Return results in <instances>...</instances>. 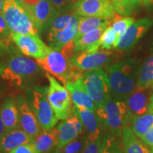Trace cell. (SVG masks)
I'll use <instances>...</instances> for the list:
<instances>
[{"instance_id":"1","label":"cell","mask_w":153,"mask_h":153,"mask_svg":"<svg viewBox=\"0 0 153 153\" xmlns=\"http://www.w3.org/2000/svg\"><path fill=\"white\" fill-rule=\"evenodd\" d=\"M138 74L136 62L131 59L123 60L108 68L107 75L113 98L126 102L137 87Z\"/></svg>"},{"instance_id":"2","label":"cell","mask_w":153,"mask_h":153,"mask_svg":"<svg viewBox=\"0 0 153 153\" xmlns=\"http://www.w3.org/2000/svg\"><path fill=\"white\" fill-rule=\"evenodd\" d=\"M42 68L37 62L18 53H13L4 60L0 61V77L16 87H21L38 75Z\"/></svg>"},{"instance_id":"3","label":"cell","mask_w":153,"mask_h":153,"mask_svg":"<svg viewBox=\"0 0 153 153\" xmlns=\"http://www.w3.org/2000/svg\"><path fill=\"white\" fill-rule=\"evenodd\" d=\"M95 113L101 125L118 137L122 136L124 126L132 120L131 114L125 101L116 100L112 96L104 106L97 107Z\"/></svg>"},{"instance_id":"4","label":"cell","mask_w":153,"mask_h":153,"mask_svg":"<svg viewBox=\"0 0 153 153\" xmlns=\"http://www.w3.org/2000/svg\"><path fill=\"white\" fill-rule=\"evenodd\" d=\"M3 16L11 33L39 35L32 14L16 0H3Z\"/></svg>"},{"instance_id":"5","label":"cell","mask_w":153,"mask_h":153,"mask_svg":"<svg viewBox=\"0 0 153 153\" xmlns=\"http://www.w3.org/2000/svg\"><path fill=\"white\" fill-rule=\"evenodd\" d=\"M38 64L48 73L55 76L65 85L68 82H74L82 76L81 70L74 67L70 58L62 51L51 49L47 56L36 60Z\"/></svg>"},{"instance_id":"6","label":"cell","mask_w":153,"mask_h":153,"mask_svg":"<svg viewBox=\"0 0 153 153\" xmlns=\"http://www.w3.org/2000/svg\"><path fill=\"white\" fill-rule=\"evenodd\" d=\"M47 94V87L29 88L26 90V98L43 131L53 128L58 122V118L48 100Z\"/></svg>"},{"instance_id":"7","label":"cell","mask_w":153,"mask_h":153,"mask_svg":"<svg viewBox=\"0 0 153 153\" xmlns=\"http://www.w3.org/2000/svg\"><path fill=\"white\" fill-rule=\"evenodd\" d=\"M84 88L94 101L96 106H104L111 97V91L108 75L101 69L91 70L80 76Z\"/></svg>"},{"instance_id":"8","label":"cell","mask_w":153,"mask_h":153,"mask_svg":"<svg viewBox=\"0 0 153 153\" xmlns=\"http://www.w3.org/2000/svg\"><path fill=\"white\" fill-rule=\"evenodd\" d=\"M45 76L49 81L47 94L49 104L58 120L67 119L71 115L74 107L70 93L51 74L47 72Z\"/></svg>"},{"instance_id":"9","label":"cell","mask_w":153,"mask_h":153,"mask_svg":"<svg viewBox=\"0 0 153 153\" xmlns=\"http://www.w3.org/2000/svg\"><path fill=\"white\" fill-rule=\"evenodd\" d=\"M11 39L23 54L36 60L45 58L51 49L42 41L39 35L11 33Z\"/></svg>"},{"instance_id":"10","label":"cell","mask_w":153,"mask_h":153,"mask_svg":"<svg viewBox=\"0 0 153 153\" xmlns=\"http://www.w3.org/2000/svg\"><path fill=\"white\" fill-rule=\"evenodd\" d=\"M72 11L78 16H96L114 19L116 10L110 0H77Z\"/></svg>"},{"instance_id":"11","label":"cell","mask_w":153,"mask_h":153,"mask_svg":"<svg viewBox=\"0 0 153 153\" xmlns=\"http://www.w3.org/2000/svg\"><path fill=\"white\" fill-rule=\"evenodd\" d=\"M113 53L106 51L83 52L72 55L70 60L73 65L82 72L101 69L110 62Z\"/></svg>"},{"instance_id":"12","label":"cell","mask_w":153,"mask_h":153,"mask_svg":"<svg viewBox=\"0 0 153 153\" xmlns=\"http://www.w3.org/2000/svg\"><path fill=\"white\" fill-rule=\"evenodd\" d=\"M16 100L20 128L35 138L42 131L37 116L30 106L27 98L24 95L19 94L16 97Z\"/></svg>"},{"instance_id":"13","label":"cell","mask_w":153,"mask_h":153,"mask_svg":"<svg viewBox=\"0 0 153 153\" xmlns=\"http://www.w3.org/2000/svg\"><path fill=\"white\" fill-rule=\"evenodd\" d=\"M56 128L58 132V143L56 149L62 148L84 133L83 124L75 111L74 107L71 115L67 119L62 120Z\"/></svg>"},{"instance_id":"14","label":"cell","mask_w":153,"mask_h":153,"mask_svg":"<svg viewBox=\"0 0 153 153\" xmlns=\"http://www.w3.org/2000/svg\"><path fill=\"white\" fill-rule=\"evenodd\" d=\"M152 24V20L147 18L134 22L127 31L118 38L116 48L120 51L131 48L145 35Z\"/></svg>"},{"instance_id":"15","label":"cell","mask_w":153,"mask_h":153,"mask_svg":"<svg viewBox=\"0 0 153 153\" xmlns=\"http://www.w3.org/2000/svg\"><path fill=\"white\" fill-rule=\"evenodd\" d=\"M59 13L55 10L50 0H38L33 17L39 33L48 29L50 25Z\"/></svg>"},{"instance_id":"16","label":"cell","mask_w":153,"mask_h":153,"mask_svg":"<svg viewBox=\"0 0 153 153\" xmlns=\"http://www.w3.org/2000/svg\"><path fill=\"white\" fill-rule=\"evenodd\" d=\"M34 137L21 128L6 131L0 140V152H9L20 145L33 142Z\"/></svg>"},{"instance_id":"17","label":"cell","mask_w":153,"mask_h":153,"mask_svg":"<svg viewBox=\"0 0 153 153\" xmlns=\"http://www.w3.org/2000/svg\"><path fill=\"white\" fill-rule=\"evenodd\" d=\"M108 25L101 26L85 34L74 41V55L83 52H94L101 46V37Z\"/></svg>"},{"instance_id":"18","label":"cell","mask_w":153,"mask_h":153,"mask_svg":"<svg viewBox=\"0 0 153 153\" xmlns=\"http://www.w3.org/2000/svg\"><path fill=\"white\" fill-rule=\"evenodd\" d=\"M0 117L6 131L20 128L17 100L14 96H9L4 100L0 106Z\"/></svg>"},{"instance_id":"19","label":"cell","mask_w":153,"mask_h":153,"mask_svg":"<svg viewBox=\"0 0 153 153\" xmlns=\"http://www.w3.org/2000/svg\"><path fill=\"white\" fill-rule=\"evenodd\" d=\"M65 87L74 106H80L95 112L97 106L82 85L80 77L74 82H68Z\"/></svg>"},{"instance_id":"20","label":"cell","mask_w":153,"mask_h":153,"mask_svg":"<svg viewBox=\"0 0 153 153\" xmlns=\"http://www.w3.org/2000/svg\"><path fill=\"white\" fill-rule=\"evenodd\" d=\"M79 22L74 23L65 29L53 33H48L47 41L53 50L60 51L68 44L74 41L78 30Z\"/></svg>"},{"instance_id":"21","label":"cell","mask_w":153,"mask_h":153,"mask_svg":"<svg viewBox=\"0 0 153 153\" xmlns=\"http://www.w3.org/2000/svg\"><path fill=\"white\" fill-rule=\"evenodd\" d=\"M74 107L87 135H102L101 123L95 112L80 106L74 105Z\"/></svg>"},{"instance_id":"22","label":"cell","mask_w":153,"mask_h":153,"mask_svg":"<svg viewBox=\"0 0 153 153\" xmlns=\"http://www.w3.org/2000/svg\"><path fill=\"white\" fill-rule=\"evenodd\" d=\"M124 153H150V149L135 135L128 126H124L122 133Z\"/></svg>"},{"instance_id":"23","label":"cell","mask_w":153,"mask_h":153,"mask_svg":"<svg viewBox=\"0 0 153 153\" xmlns=\"http://www.w3.org/2000/svg\"><path fill=\"white\" fill-rule=\"evenodd\" d=\"M34 144L39 153H48L56 148L58 143V132L56 128L42 131L34 138Z\"/></svg>"},{"instance_id":"24","label":"cell","mask_w":153,"mask_h":153,"mask_svg":"<svg viewBox=\"0 0 153 153\" xmlns=\"http://www.w3.org/2000/svg\"><path fill=\"white\" fill-rule=\"evenodd\" d=\"M143 91L137 89V91H133L126 101L131 114L132 118L148 112L149 104L148 96Z\"/></svg>"},{"instance_id":"25","label":"cell","mask_w":153,"mask_h":153,"mask_svg":"<svg viewBox=\"0 0 153 153\" xmlns=\"http://www.w3.org/2000/svg\"><path fill=\"white\" fill-rule=\"evenodd\" d=\"M112 19L96 16H79V26L74 41L81 38L85 34L104 25H108Z\"/></svg>"},{"instance_id":"26","label":"cell","mask_w":153,"mask_h":153,"mask_svg":"<svg viewBox=\"0 0 153 153\" xmlns=\"http://www.w3.org/2000/svg\"><path fill=\"white\" fill-rule=\"evenodd\" d=\"M132 131L140 139L153 126V112L149 111L132 118Z\"/></svg>"},{"instance_id":"27","label":"cell","mask_w":153,"mask_h":153,"mask_svg":"<svg viewBox=\"0 0 153 153\" xmlns=\"http://www.w3.org/2000/svg\"><path fill=\"white\" fill-rule=\"evenodd\" d=\"M153 85V55L144 63L139 72L137 89L145 90Z\"/></svg>"},{"instance_id":"28","label":"cell","mask_w":153,"mask_h":153,"mask_svg":"<svg viewBox=\"0 0 153 153\" xmlns=\"http://www.w3.org/2000/svg\"><path fill=\"white\" fill-rule=\"evenodd\" d=\"M118 14L128 16L141 7V0H110Z\"/></svg>"},{"instance_id":"29","label":"cell","mask_w":153,"mask_h":153,"mask_svg":"<svg viewBox=\"0 0 153 153\" xmlns=\"http://www.w3.org/2000/svg\"><path fill=\"white\" fill-rule=\"evenodd\" d=\"M99 153H124V151L116 136L105 133L102 135Z\"/></svg>"},{"instance_id":"30","label":"cell","mask_w":153,"mask_h":153,"mask_svg":"<svg viewBox=\"0 0 153 153\" xmlns=\"http://www.w3.org/2000/svg\"><path fill=\"white\" fill-rule=\"evenodd\" d=\"M87 134L83 133L60 149H56L55 153H81L83 150Z\"/></svg>"},{"instance_id":"31","label":"cell","mask_w":153,"mask_h":153,"mask_svg":"<svg viewBox=\"0 0 153 153\" xmlns=\"http://www.w3.org/2000/svg\"><path fill=\"white\" fill-rule=\"evenodd\" d=\"M118 39V36L112 26H108L101 37V48L102 50H110L115 48Z\"/></svg>"},{"instance_id":"32","label":"cell","mask_w":153,"mask_h":153,"mask_svg":"<svg viewBox=\"0 0 153 153\" xmlns=\"http://www.w3.org/2000/svg\"><path fill=\"white\" fill-rule=\"evenodd\" d=\"M87 134V133H86ZM103 135H87L81 153H99Z\"/></svg>"},{"instance_id":"33","label":"cell","mask_w":153,"mask_h":153,"mask_svg":"<svg viewBox=\"0 0 153 153\" xmlns=\"http://www.w3.org/2000/svg\"><path fill=\"white\" fill-rule=\"evenodd\" d=\"M112 28H114L118 38L123 35L127 31L128 28L133 24L134 19L131 17L116 16L113 19Z\"/></svg>"},{"instance_id":"34","label":"cell","mask_w":153,"mask_h":153,"mask_svg":"<svg viewBox=\"0 0 153 153\" xmlns=\"http://www.w3.org/2000/svg\"><path fill=\"white\" fill-rule=\"evenodd\" d=\"M57 12H67L72 11L73 6L77 0H50Z\"/></svg>"},{"instance_id":"35","label":"cell","mask_w":153,"mask_h":153,"mask_svg":"<svg viewBox=\"0 0 153 153\" xmlns=\"http://www.w3.org/2000/svg\"><path fill=\"white\" fill-rule=\"evenodd\" d=\"M0 40L8 46L10 45L11 42L12 41L11 31L6 23L3 14H0Z\"/></svg>"},{"instance_id":"36","label":"cell","mask_w":153,"mask_h":153,"mask_svg":"<svg viewBox=\"0 0 153 153\" xmlns=\"http://www.w3.org/2000/svg\"><path fill=\"white\" fill-rule=\"evenodd\" d=\"M8 153H39L33 142L26 143L17 147Z\"/></svg>"},{"instance_id":"37","label":"cell","mask_w":153,"mask_h":153,"mask_svg":"<svg viewBox=\"0 0 153 153\" xmlns=\"http://www.w3.org/2000/svg\"><path fill=\"white\" fill-rule=\"evenodd\" d=\"M140 139L147 145L153 147V126Z\"/></svg>"},{"instance_id":"38","label":"cell","mask_w":153,"mask_h":153,"mask_svg":"<svg viewBox=\"0 0 153 153\" xmlns=\"http://www.w3.org/2000/svg\"><path fill=\"white\" fill-rule=\"evenodd\" d=\"M16 1L20 3L23 7L30 11L33 10L38 2V0H16Z\"/></svg>"},{"instance_id":"39","label":"cell","mask_w":153,"mask_h":153,"mask_svg":"<svg viewBox=\"0 0 153 153\" xmlns=\"http://www.w3.org/2000/svg\"><path fill=\"white\" fill-rule=\"evenodd\" d=\"M10 53V48L9 46L4 43L0 40V57L4 55L6 53Z\"/></svg>"},{"instance_id":"40","label":"cell","mask_w":153,"mask_h":153,"mask_svg":"<svg viewBox=\"0 0 153 153\" xmlns=\"http://www.w3.org/2000/svg\"><path fill=\"white\" fill-rule=\"evenodd\" d=\"M5 131H6V128H5L4 124L2 120H1V117H0V140H1V137L3 136L4 133H5Z\"/></svg>"},{"instance_id":"41","label":"cell","mask_w":153,"mask_h":153,"mask_svg":"<svg viewBox=\"0 0 153 153\" xmlns=\"http://www.w3.org/2000/svg\"><path fill=\"white\" fill-rule=\"evenodd\" d=\"M149 111L153 112V94L151 96L150 98V101H149V104H148V109Z\"/></svg>"},{"instance_id":"42","label":"cell","mask_w":153,"mask_h":153,"mask_svg":"<svg viewBox=\"0 0 153 153\" xmlns=\"http://www.w3.org/2000/svg\"><path fill=\"white\" fill-rule=\"evenodd\" d=\"M141 1L145 7H149L153 3V0H141Z\"/></svg>"},{"instance_id":"43","label":"cell","mask_w":153,"mask_h":153,"mask_svg":"<svg viewBox=\"0 0 153 153\" xmlns=\"http://www.w3.org/2000/svg\"><path fill=\"white\" fill-rule=\"evenodd\" d=\"M3 8H4V1L0 0V14H3Z\"/></svg>"},{"instance_id":"44","label":"cell","mask_w":153,"mask_h":153,"mask_svg":"<svg viewBox=\"0 0 153 153\" xmlns=\"http://www.w3.org/2000/svg\"><path fill=\"white\" fill-rule=\"evenodd\" d=\"M4 94V89H3V87L0 85V99H1V97H2V96Z\"/></svg>"},{"instance_id":"45","label":"cell","mask_w":153,"mask_h":153,"mask_svg":"<svg viewBox=\"0 0 153 153\" xmlns=\"http://www.w3.org/2000/svg\"><path fill=\"white\" fill-rule=\"evenodd\" d=\"M150 153H153V147H150Z\"/></svg>"},{"instance_id":"46","label":"cell","mask_w":153,"mask_h":153,"mask_svg":"<svg viewBox=\"0 0 153 153\" xmlns=\"http://www.w3.org/2000/svg\"><path fill=\"white\" fill-rule=\"evenodd\" d=\"M0 153H7V152H0Z\"/></svg>"},{"instance_id":"47","label":"cell","mask_w":153,"mask_h":153,"mask_svg":"<svg viewBox=\"0 0 153 153\" xmlns=\"http://www.w3.org/2000/svg\"></svg>"}]
</instances>
